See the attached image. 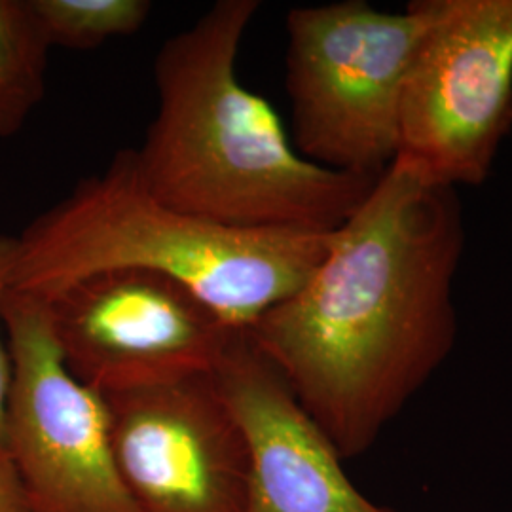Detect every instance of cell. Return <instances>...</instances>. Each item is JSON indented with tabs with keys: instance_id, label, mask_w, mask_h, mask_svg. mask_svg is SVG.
Instances as JSON below:
<instances>
[{
	"instance_id": "cell-10",
	"label": "cell",
	"mask_w": 512,
	"mask_h": 512,
	"mask_svg": "<svg viewBox=\"0 0 512 512\" xmlns=\"http://www.w3.org/2000/svg\"><path fill=\"white\" fill-rule=\"evenodd\" d=\"M50 48L29 0H0V137L19 133L44 99Z\"/></svg>"
},
{
	"instance_id": "cell-3",
	"label": "cell",
	"mask_w": 512,
	"mask_h": 512,
	"mask_svg": "<svg viewBox=\"0 0 512 512\" xmlns=\"http://www.w3.org/2000/svg\"><path fill=\"white\" fill-rule=\"evenodd\" d=\"M330 236L186 215L148 192L128 148L12 238L8 289L48 300L88 275L147 270L183 283L230 329L249 330L310 279Z\"/></svg>"
},
{
	"instance_id": "cell-12",
	"label": "cell",
	"mask_w": 512,
	"mask_h": 512,
	"mask_svg": "<svg viewBox=\"0 0 512 512\" xmlns=\"http://www.w3.org/2000/svg\"><path fill=\"white\" fill-rule=\"evenodd\" d=\"M12 236H0V308L2 298L8 291V266H10ZM2 315H0V448L6 450V423H8V401L12 389V355L8 342L2 334Z\"/></svg>"
},
{
	"instance_id": "cell-11",
	"label": "cell",
	"mask_w": 512,
	"mask_h": 512,
	"mask_svg": "<svg viewBox=\"0 0 512 512\" xmlns=\"http://www.w3.org/2000/svg\"><path fill=\"white\" fill-rule=\"evenodd\" d=\"M50 46L92 50L147 25V0H29Z\"/></svg>"
},
{
	"instance_id": "cell-9",
	"label": "cell",
	"mask_w": 512,
	"mask_h": 512,
	"mask_svg": "<svg viewBox=\"0 0 512 512\" xmlns=\"http://www.w3.org/2000/svg\"><path fill=\"white\" fill-rule=\"evenodd\" d=\"M249 450L243 512H397L361 494L344 459L247 330L213 370Z\"/></svg>"
},
{
	"instance_id": "cell-5",
	"label": "cell",
	"mask_w": 512,
	"mask_h": 512,
	"mask_svg": "<svg viewBox=\"0 0 512 512\" xmlns=\"http://www.w3.org/2000/svg\"><path fill=\"white\" fill-rule=\"evenodd\" d=\"M0 315L12 355L6 452L31 512H137L112 458L107 401L69 370L46 302L8 289Z\"/></svg>"
},
{
	"instance_id": "cell-4",
	"label": "cell",
	"mask_w": 512,
	"mask_h": 512,
	"mask_svg": "<svg viewBox=\"0 0 512 512\" xmlns=\"http://www.w3.org/2000/svg\"><path fill=\"white\" fill-rule=\"evenodd\" d=\"M440 0L389 14L365 0L294 8L287 76L294 148L313 164L378 181L399 154L404 84Z\"/></svg>"
},
{
	"instance_id": "cell-2",
	"label": "cell",
	"mask_w": 512,
	"mask_h": 512,
	"mask_svg": "<svg viewBox=\"0 0 512 512\" xmlns=\"http://www.w3.org/2000/svg\"><path fill=\"white\" fill-rule=\"evenodd\" d=\"M256 0H219L167 38L154 61L158 109L131 148L148 192L186 215L238 230L329 234L376 181L300 156L274 107L243 86L239 48Z\"/></svg>"
},
{
	"instance_id": "cell-6",
	"label": "cell",
	"mask_w": 512,
	"mask_h": 512,
	"mask_svg": "<svg viewBox=\"0 0 512 512\" xmlns=\"http://www.w3.org/2000/svg\"><path fill=\"white\" fill-rule=\"evenodd\" d=\"M511 129L512 0H440L404 84L397 158L478 186Z\"/></svg>"
},
{
	"instance_id": "cell-13",
	"label": "cell",
	"mask_w": 512,
	"mask_h": 512,
	"mask_svg": "<svg viewBox=\"0 0 512 512\" xmlns=\"http://www.w3.org/2000/svg\"><path fill=\"white\" fill-rule=\"evenodd\" d=\"M0 512H31L18 469L4 448H0Z\"/></svg>"
},
{
	"instance_id": "cell-7",
	"label": "cell",
	"mask_w": 512,
	"mask_h": 512,
	"mask_svg": "<svg viewBox=\"0 0 512 512\" xmlns=\"http://www.w3.org/2000/svg\"><path fill=\"white\" fill-rule=\"evenodd\" d=\"M44 302L69 370L103 397L213 372L238 332L147 270L88 275Z\"/></svg>"
},
{
	"instance_id": "cell-1",
	"label": "cell",
	"mask_w": 512,
	"mask_h": 512,
	"mask_svg": "<svg viewBox=\"0 0 512 512\" xmlns=\"http://www.w3.org/2000/svg\"><path fill=\"white\" fill-rule=\"evenodd\" d=\"M463 247L456 188L395 158L310 279L247 330L344 461L378 442L456 348Z\"/></svg>"
},
{
	"instance_id": "cell-8",
	"label": "cell",
	"mask_w": 512,
	"mask_h": 512,
	"mask_svg": "<svg viewBox=\"0 0 512 512\" xmlns=\"http://www.w3.org/2000/svg\"><path fill=\"white\" fill-rule=\"evenodd\" d=\"M112 458L137 512H243L249 450L213 372L105 397Z\"/></svg>"
}]
</instances>
